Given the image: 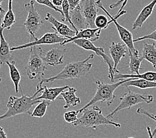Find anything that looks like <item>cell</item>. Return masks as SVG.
<instances>
[{
	"mask_svg": "<svg viewBox=\"0 0 156 138\" xmlns=\"http://www.w3.org/2000/svg\"><path fill=\"white\" fill-rule=\"evenodd\" d=\"M94 57V55L91 54L83 61L68 63L60 73L50 78H42L39 84L42 85L43 83H50L59 80L79 79L85 76L90 71L92 66V63L88 62V61L93 59Z\"/></svg>",
	"mask_w": 156,
	"mask_h": 138,
	"instance_id": "1",
	"label": "cell"
},
{
	"mask_svg": "<svg viewBox=\"0 0 156 138\" xmlns=\"http://www.w3.org/2000/svg\"><path fill=\"white\" fill-rule=\"evenodd\" d=\"M37 96L33 94L28 96L22 94L20 97L10 96L7 104V110L6 112L0 115V120H5L20 114L31 115V108L41 100H36Z\"/></svg>",
	"mask_w": 156,
	"mask_h": 138,
	"instance_id": "2",
	"label": "cell"
},
{
	"mask_svg": "<svg viewBox=\"0 0 156 138\" xmlns=\"http://www.w3.org/2000/svg\"><path fill=\"white\" fill-rule=\"evenodd\" d=\"M82 115L78 120L73 124L74 126L91 128L96 129L97 127L101 125H112L116 128H120L121 125L107 118L102 114V111L98 106L87 108L82 111Z\"/></svg>",
	"mask_w": 156,
	"mask_h": 138,
	"instance_id": "3",
	"label": "cell"
},
{
	"mask_svg": "<svg viewBox=\"0 0 156 138\" xmlns=\"http://www.w3.org/2000/svg\"><path fill=\"white\" fill-rule=\"evenodd\" d=\"M129 80L128 79H124L122 80L117 83H115L113 84H106L98 80L95 81V83L97 86V88H96V94L92 98L90 101L86 105L83 106L80 110H78L79 113H81L84 110L87 109L90 106H92L96 102H106L108 106H110L112 104L114 100L116 98V95H115L114 92L116 89L124 84L126 82Z\"/></svg>",
	"mask_w": 156,
	"mask_h": 138,
	"instance_id": "4",
	"label": "cell"
},
{
	"mask_svg": "<svg viewBox=\"0 0 156 138\" xmlns=\"http://www.w3.org/2000/svg\"><path fill=\"white\" fill-rule=\"evenodd\" d=\"M128 92L126 93L120 98V103L115 109L106 115V118L108 119L113 118L118 111L124 109H130L132 106H134L137 104L141 103L150 104L154 101V96L150 94H140V93L133 92L130 91L128 88Z\"/></svg>",
	"mask_w": 156,
	"mask_h": 138,
	"instance_id": "5",
	"label": "cell"
},
{
	"mask_svg": "<svg viewBox=\"0 0 156 138\" xmlns=\"http://www.w3.org/2000/svg\"><path fill=\"white\" fill-rule=\"evenodd\" d=\"M41 47L39 46L31 47L30 57L25 67L26 73L30 80H41L46 70V64L41 58Z\"/></svg>",
	"mask_w": 156,
	"mask_h": 138,
	"instance_id": "6",
	"label": "cell"
},
{
	"mask_svg": "<svg viewBox=\"0 0 156 138\" xmlns=\"http://www.w3.org/2000/svg\"><path fill=\"white\" fill-rule=\"evenodd\" d=\"M25 7L27 11V16L24 23V26L26 31L30 35V41H35L37 39L36 37V33L41 28L44 22L35 8L34 0H31L29 3H25Z\"/></svg>",
	"mask_w": 156,
	"mask_h": 138,
	"instance_id": "7",
	"label": "cell"
},
{
	"mask_svg": "<svg viewBox=\"0 0 156 138\" xmlns=\"http://www.w3.org/2000/svg\"><path fill=\"white\" fill-rule=\"evenodd\" d=\"M73 44H76L78 47H79L82 48H83L84 50L87 51H90L94 52L96 55L99 57H101L104 61L106 63V64L108 66V78H110V80L112 82H114V62L112 59H111L108 56L106 55L105 53V49H104L103 47H96L94 43L90 41L87 39H76L73 41L72 42Z\"/></svg>",
	"mask_w": 156,
	"mask_h": 138,
	"instance_id": "8",
	"label": "cell"
},
{
	"mask_svg": "<svg viewBox=\"0 0 156 138\" xmlns=\"http://www.w3.org/2000/svg\"><path fill=\"white\" fill-rule=\"evenodd\" d=\"M96 4L97 7H99L100 9L104 11L108 16L110 19L111 23L113 22L115 24V26L117 29V31L118 32L119 36H120L121 40L124 43V44L128 48L129 53H133L137 51V50L134 47V44H133V35L132 33L128 30L127 29H126L123 26H122L120 24H119L118 22L117 21V19H116L113 16H111V15L108 13V12L104 7L102 3L100 0H98V1L96 2Z\"/></svg>",
	"mask_w": 156,
	"mask_h": 138,
	"instance_id": "9",
	"label": "cell"
},
{
	"mask_svg": "<svg viewBox=\"0 0 156 138\" xmlns=\"http://www.w3.org/2000/svg\"><path fill=\"white\" fill-rule=\"evenodd\" d=\"M66 38L62 37L60 35L57 34L56 33H47L42 35L39 39H37L35 41H30L26 44L19 45L17 47H11V51H17L24 48H31L35 46H40L44 45V44H61L66 41Z\"/></svg>",
	"mask_w": 156,
	"mask_h": 138,
	"instance_id": "10",
	"label": "cell"
},
{
	"mask_svg": "<svg viewBox=\"0 0 156 138\" xmlns=\"http://www.w3.org/2000/svg\"><path fill=\"white\" fill-rule=\"evenodd\" d=\"M81 12L86 19L88 28L95 29V19L98 10L95 0H82L79 4Z\"/></svg>",
	"mask_w": 156,
	"mask_h": 138,
	"instance_id": "11",
	"label": "cell"
},
{
	"mask_svg": "<svg viewBox=\"0 0 156 138\" xmlns=\"http://www.w3.org/2000/svg\"><path fill=\"white\" fill-rule=\"evenodd\" d=\"M5 14V11L0 7V68L7 64V62L11 61L12 58V51H11L8 43L3 35V30L2 27L3 18Z\"/></svg>",
	"mask_w": 156,
	"mask_h": 138,
	"instance_id": "12",
	"label": "cell"
},
{
	"mask_svg": "<svg viewBox=\"0 0 156 138\" xmlns=\"http://www.w3.org/2000/svg\"><path fill=\"white\" fill-rule=\"evenodd\" d=\"M66 51L65 48L55 47L45 52L41 48V55L46 65L55 66L62 64Z\"/></svg>",
	"mask_w": 156,
	"mask_h": 138,
	"instance_id": "13",
	"label": "cell"
},
{
	"mask_svg": "<svg viewBox=\"0 0 156 138\" xmlns=\"http://www.w3.org/2000/svg\"><path fill=\"white\" fill-rule=\"evenodd\" d=\"M69 86H64L61 87H42V85H37V90L34 94L37 96L39 93L41 92V94L37 96L35 99L37 100H47V101L53 102L56 100L59 95H61L62 92L69 88Z\"/></svg>",
	"mask_w": 156,
	"mask_h": 138,
	"instance_id": "14",
	"label": "cell"
},
{
	"mask_svg": "<svg viewBox=\"0 0 156 138\" xmlns=\"http://www.w3.org/2000/svg\"><path fill=\"white\" fill-rule=\"evenodd\" d=\"M44 19L51 23L52 28L56 31L57 34L62 37L70 39L75 37L76 34V32L75 30H73L68 25H66L64 23L58 21L50 13H47Z\"/></svg>",
	"mask_w": 156,
	"mask_h": 138,
	"instance_id": "15",
	"label": "cell"
},
{
	"mask_svg": "<svg viewBox=\"0 0 156 138\" xmlns=\"http://www.w3.org/2000/svg\"><path fill=\"white\" fill-rule=\"evenodd\" d=\"M109 51L114 62V70L115 74L120 73V71L117 70V66L121 60L126 57L127 54V47L126 44L121 43L112 42L109 47Z\"/></svg>",
	"mask_w": 156,
	"mask_h": 138,
	"instance_id": "16",
	"label": "cell"
},
{
	"mask_svg": "<svg viewBox=\"0 0 156 138\" xmlns=\"http://www.w3.org/2000/svg\"><path fill=\"white\" fill-rule=\"evenodd\" d=\"M102 29H98V28H95V29H90V28H87L83 29V30L79 31L76 35L75 37H72V38L67 39L64 42L61 44V46H65L66 44L72 43L73 41L76 39H87L90 41L91 42H94L96 41L99 39L100 34H101Z\"/></svg>",
	"mask_w": 156,
	"mask_h": 138,
	"instance_id": "17",
	"label": "cell"
},
{
	"mask_svg": "<svg viewBox=\"0 0 156 138\" xmlns=\"http://www.w3.org/2000/svg\"><path fill=\"white\" fill-rule=\"evenodd\" d=\"M156 5V0H152V1L148 3L147 5L145 6L142 11L140 12L139 15L136 19L135 21L132 25V29L135 30L137 28L142 27L144 23L149 18L152 13L154 12V7Z\"/></svg>",
	"mask_w": 156,
	"mask_h": 138,
	"instance_id": "18",
	"label": "cell"
},
{
	"mask_svg": "<svg viewBox=\"0 0 156 138\" xmlns=\"http://www.w3.org/2000/svg\"><path fill=\"white\" fill-rule=\"evenodd\" d=\"M70 17L76 33L79 31L88 28L87 22L81 12L79 5L70 11Z\"/></svg>",
	"mask_w": 156,
	"mask_h": 138,
	"instance_id": "19",
	"label": "cell"
},
{
	"mask_svg": "<svg viewBox=\"0 0 156 138\" xmlns=\"http://www.w3.org/2000/svg\"><path fill=\"white\" fill-rule=\"evenodd\" d=\"M76 89L75 88L69 87L61 93L62 98H59V100H63L65 101V104L63 106L64 109H68L70 107H76L80 104V98L76 96Z\"/></svg>",
	"mask_w": 156,
	"mask_h": 138,
	"instance_id": "20",
	"label": "cell"
},
{
	"mask_svg": "<svg viewBox=\"0 0 156 138\" xmlns=\"http://www.w3.org/2000/svg\"><path fill=\"white\" fill-rule=\"evenodd\" d=\"M128 78H133V79H142L149 80L151 82H155L156 83V72L148 71L142 74H121L117 73L114 74V80H124L128 79Z\"/></svg>",
	"mask_w": 156,
	"mask_h": 138,
	"instance_id": "21",
	"label": "cell"
},
{
	"mask_svg": "<svg viewBox=\"0 0 156 138\" xmlns=\"http://www.w3.org/2000/svg\"><path fill=\"white\" fill-rule=\"evenodd\" d=\"M142 57L150 62L154 68L156 69V48L155 43H145L144 44Z\"/></svg>",
	"mask_w": 156,
	"mask_h": 138,
	"instance_id": "22",
	"label": "cell"
},
{
	"mask_svg": "<svg viewBox=\"0 0 156 138\" xmlns=\"http://www.w3.org/2000/svg\"><path fill=\"white\" fill-rule=\"evenodd\" d=\"M9 67V76L11 78V80H12L13 83L14 87H15V91H16V94H18L20 87V82L21 80V76L19 72V70L17 69L16 66V62L14 61L7 62V64Z\"/></svg>",
	"mask_w": 156,
	"mask_h": 138,
	"instance_id": "23",
	"label": "cell"
},
{
	"mask_svg": "<svg viewBox=\"0 0 156 138\" xmlns=\"http://www.w3.org/2000/svg\"><path fill=\"white\" fill-rule=\"evenodd\" d=\"M129 61L128 63V68L132 74H139L140 70L141 69V65L144 60L142 56H140L139 51H137L135 53H129Z\"/></svg>",
	"mask_w": 156,
	"mask_h": 138,
	"instance_id": "24",
	"label": "cell"
},
{
	"mask_svg": "<svg viewBox=\"0 0 156 138\" xmlns=\"http://www.w3.org/2000/svg\"><path fill=\"white\" fill-rule=\"evenodd\" d=\"M12 3L13 0H8V9L5 12L2 23V27L3 29H6L7 30H9L16 23V17L13 12Z\"/></svg>",
	"mask_w": 156,
	"mask_h": 138,
	"instance_id": "25",
	"label": "cell"
},
{
	"mask_svg": "<svg viewBox=\"0 0 156 138\" xmlns=\"http://www.w3.org/2000/svg\"><path fill=\"white\" fill-rule=\"evenodd\" d=\"M122 87H126L127 88L129 87H133L140 89H148L156 88V83L155 82H151L146 80L129 78V80L125 83L124 84H122Z\"/></svg>",
	"mask_w": 156,
	"mask_h": 138,
	"instance_id": "26",
	"label": "cell"
},
{
	"mask_svg": "<svg viewBox=\"0 0 156 138\" xmlns=\"http://www.w3.org/2000/svg\"><path fill=\"white\" fill-rule=\"evenodd\" d=\"M51 105V102L47 100H41L39 103L36 104V106L32 111L31 116L36 118H43L46 114L47 108Z\"/></svg>",
	"mask_w": 156,
	"mask_h": 138,
	"instance_id": "27",
	"label": "cell"
},
{
	"mask_svg": "<svg viewBox=\"0 0 156 138\" xmlns=\"http://www.w3.org/2000/svg\"><path fill=\"white\" fill-rule=\"evenodd\" d=\"M111 23L110 20L108 21L106 16L104 15H99L96 17L95 19V26L96 28H98L100 29H106L108 27V25Z\"/></svg>",
	"mask_w": 156,
	"mask_h": 138,
	"instance_id": "28",
	"label": "cell"
},
{
	"mask_svg": "<svg viewBox=\"0 0 156 138\" xmlns=\"http://www.w3.org/2000/svg\"><path fill=\"white\" fill-rule=\"evenodd\" d=\"M34 1L37 2L39 4H41L42 5H44V6H47L48 7H49V8L53 9L54 11L57 12H58L59 13L61 14V20L62 21H65V19L64 17V15H63V13L62 12V10H61L60 9H58V7H55L53 3H51V2L50 0H34Z\"/></svg>",
	"mask_w": 156,
	"mask_h": 138,
	"instance_id": "29",
	"label": "cell"
},
{
	"mask_svg": "<svg viewBox=\"0 0 156 138\" xmlns=\"http://www.w3.org/2000/svg\"><path fill=\"white\" fill-rule=\"evenodd\" d=\"M79 111L78 110L74 111V110H70L69 111H66L64 114V120L66 122L69 123V124H73L74 123H75L79 118H78V114H79Z\"/></svg>",
	"mask_w": 156,
	"mask_h": 138,
	"instance_id": "30",
	"label": "cell"
},
{
	"mask_svg": "<svg viewBox=\"0 0 156 138\" xmlns=\"http://www.w3.org/2000/svg\"><path fill=\"white\" fill-rule=\"evenodd\" d=\"M61 7H62V12L63 13V15H64L65 21H67L70 24V25H71L72 27L75 29V27H74V25L71 22V20H70V8L69 3L67 0H64V1H63V3H62Z\"/></svg>",
	"mask_w": 156,
	"mask_h": 138,
	"instance_id": "31",
	"label": "cell"
},
{
	"mask_svg": "<svg viewBox=\"0 0 156 138\" xmlns=\"http://www.w3.org/2000/svg\"><path fill=\"white\" fill-rule=\"evenodd\" d=\"M128 2V0H118V2H115V3H112V4L110 5V6H109L110 7V9H114L115 8H116V7L120 6L122 3V5H121L120 9L118 10V13L116 14L120 13L121 12H122V11H123V9L124 8V7L126 5V4H127Z\"/></svg>",
	"mask_w": 156,
	"mask_h": 138,
	"instance_id": "32",
	"label": "cell"
},
{
	"mask_svg": "<svg viewBox=\"0 0 156 138\" xmlns=\"http://www.w3.org/2000/svg\"><path fill=\"white\" fill-rule=\"evenodd\" d=\"M145 39H150V40H154L155 41H156V28L155 29V30L154 31H152L151 33H149V34L146 35L142 37H138V38L133 39V43L136 42H138L140 41H143Z\"/></svg>",
	"mask_w": 156,
	"mask_h": 138,
	"instance_id": "33",
	"label": "cell"
},
{
	"mask_svg": "<svg viewBox=\"0 0 156 138\" xmlns=\"http://www.w3.org/2000/svg\"><path fill=\"white\" fill-rule=\"evenodd\" d=\"M136 111H137V114H144V115H147L148 117L150 118L151 119H152V120H154V121H155V122H156V119L154 117L153 114H151L149 113V112H148L147 111H146V110L143 109V108H137ZM155 134H156V128H155V129H154V132L152 133V136H153L154 137Z\"/></svg>",
	"mask_w": 156,
	"mask_h": 138,
	"instance_id": "34",
	"label": "cell"
},
{
	"mask_svg": "<svg viewBox=\"0 0 156 138\" xmlns=\"http://www.w3.org/2000/svg\"><path fill=\"white\" fill-rule=\"evenodd\" d=\"M67 1L69 3L70 10H72L79 5L82 0H67Z\"/></svg>",
	"mask_w": 156,
	"mask_h": 138,
	"instance_id": "35",
	"label": "cell"
},
{
	"mask_svg": "<svg viewBox=\"0 0 156 138\" xmlns=\"http://www.w3.org/2000/svg\"><path fill=\"white\" fill-rule=\"evenodd\" d=\"M63 1H64V0H51V3H53L55 7H58L62 6Z\"/></svg>",
	"mask_w": 156,
	"mask_h": 138,
	"instance_id": "36",
	"label": "cell"
},
{
	"mask_svg": "<svg viewBox=\"0 0 156 138\" xmlns=\"http://www.w3.org/2000/svg\"><path fill=\"white\" fill-rule=\"evenodd\" d=\"M0 138H7L6 133L1 126H0Z\"/></svg>",
	"mask_w": 156,
	"mask_h": 138,
	"instance_id": "37",
	"label": "cell"
},
{
	"mask_svg": "<svg viewBox=\"0 0 156 138\" xmlns=\"http://www.w3.org/2000/svg\"><path fill=\"white\" fill-rule=\"evenodd\" d=\"M147 132H148V134H149V136H150V138H154V137L152 136V133L151 132V129L149 126L147 127Z\"/></svg>",
	"mask_w": 156,
	"mask_h": 138,
	"instance_id": "38",
	"label": "cell"
},
{
	"mask_svg": "<svg viewBox=\"0 0 156 138\" xmlns=\"http://www.w3.org/2000/svg\"><path fill=\"white\" fill-rule=\"evenodd\" d=\"M3 1H5V0H0V7H1V5H2V3Z\"/></svg>",
	"mask_w": 156,
	"mask_h": 138,
	"instance_id": "39",
	"label": "cell"
},
{
	"mask_svg": "<svg viewBox=\"0 0 156 138\" xmlns=\"http://www.w3.org/2000/svg\"><path fill=\"white\" fill-rule=\"evenodd\" d=\"M154 115V117L156 119V115Z\"/></svg>",
	"mask_w": 156,
	"mask_h": 138,
	"instance_id": "40",
	"label": "cell"
},
{
	"mask_svg": "<svg viewBox=\"0 0 156 138\" xmlns=\"http://www.w3.org/2000/svg\"><path fill=\"white\" fill-rule=\"evenodd\" d=\"M2 82V78H0V83H1Z\"/></svg>",
	"mask_w": 156,
	"mask_h": 138,
	"instance_id": "41",
	"label": "cell"
},
{
	"mask_svg": "<svg viewBox=\"0 0 156 138\" xmlns=\"http://www.w3.org/2000/svg\"><path fill=\"white\" fill-rule=\"evenodd\" d=\"M127 138H133V137H127Z\"/></svg>",
	"mask_w": 156,
	"mask_h": 138,
	"instance_id": "42",
	"label": "cell"
},
{
	"mask_svg": "<svg viewBox=\"0 0 156 138\" xmlns=\"http://www.w3.org/2000/svg\"><path fill=\"white\" fill-rule=\"evenodd\" d=\"M50 1H51V0H50Z\"/></svg>",
	"mask_w": 156,
	"mask_h": 138,
	"instance_id": "43",
	"label": "cell"
}]
</instances>
